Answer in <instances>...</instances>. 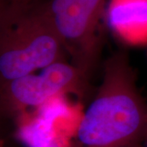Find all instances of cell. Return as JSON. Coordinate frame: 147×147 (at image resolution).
<instances>
[{
	"label": "cell",
	"instance_id": "obj_1",
	"mask_svg": "<svg viewBox=\"0 0 147 147\" xmlns=\"http://www.w3.org/2000/svg\"><path fill=\"white\" fill-rule=\"evenodd\" d=\"M147 136V102L125 50L107 58L101 81L79 122L72 147H141Z\"/></svg>",
	"mask_w": 147,
	"mask_h": 147
},
{
	"label": "cell",
	"instance_id": "obj_2",
	"mask_svg": "<svg viewBox=\"0 0 147 147\" xmlns=\"http://www.w3.org/2000/svg\"><path fill=\"white\" fill-rule=\"evenodd\" d=\"M66 56L44 1L0 12V84L66 61Z\"/></svg>",
	"mask_w": 147,
	"mask_h": 147
},
{
	"label": "cell",
	"instance_id": "obj_3",
	"mask_svg": "<svg viewBox=\"0 0 147 147\" xmlns=\"http://www.w3.org/2000/svg\"><path fill=\"white\" fill-rule=\"evenodd\" d=\"M44 3L70 62L91 79L101 52L98 28L106 0H47Z\"/></svg>",
	"mask_w": 147,
	"mask_h": 147
},
{
	"label": "cell",
	"instance_id": "obj_4",
	"mask_svg": "<svg viewBox=\"0 0 147 147\" xmlns=\"http://www.w3.org/2000/svg\"><path fill=\"white\" fill-rule=\"evenodd\" d=\"M90 79L71 62L61 61L38 73L29 74L0 84L2 116L12 117L30 107L42 105L58 95L79 97L90 93Z\"/></svg>",
	"mask_w": 147,
	"mask_h": 147
},
{
	"label": "cell",
	"instance_id": "obj_5",
	"mask_svg": "<svg viewBox=\"0 0 147 147\" xmlns=\"http://www.w3.org/2000/svg\"><path fill=\"white\" fill-rule=\"evenodd\" d=\"M38 1L40 0H0V12L22 10Z\"/></svg>",
	"mask_w": 147,
	"mask_h": 147
},
{
	"label": "cell",
	"instance_id": "obj_6",
	"mask_svg": "<svg viewBox=\"0 0 147 147\" xmlns=\"http://www.w3.org/2000/svg\"><path fill=\"white\" fill-rule=\"evenodd\" d=\"M141 147H147V136L146 137V139H145V141H144L143 143H142V146Z\"/></svg>",
	"mask_w": 147,
	"mask_h": 147
}]
</instances>
